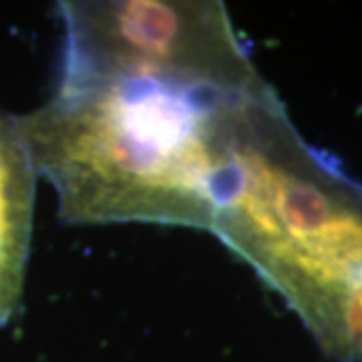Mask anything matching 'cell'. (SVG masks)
Masks as SVG:
<instances>
[{"instance_id": "1", "label": "cell", "mask_w": 362, "mask_h": 362, "mask_svg": "<svg viewBox=\"0 0 362 362\" xmlns=\"http://www.w3.org/2000/svg\"><path fill=\"white\" fill-rule=\"evenodd\" d=\"M57 90L16 119L69 226L209 232L242 109L268 87L218 0H65Z\"/></svg>"}, {"instance_id": "2", "label": "cell", "mask_w": 362, "mask_h": 362, "mask_svg": "<svg viewBox=\"0 0 362 362\" xmlns=\"http://www.w3.org/2000/svg\"><path fill=\"white\" fill-rule=\"evenodd\" d=\"M209 232L330 358L362 288V183L298 133L272 85L240 113Z\"/></svg>"}, {"instance_id": "3", "label": "cell", "mask_w": 362, "mask_h": 362, "mask_svg": "<svg viewBox=\"0 0 362 362\" xmlns=\"http://www.w3.org/2000/svg\"><path fill=\"white\" fill-rule=\"evenodd\" d=\"M37 175L16 119L0 113V326L23 302Z\"/></svg>"}, {"instance_id": "4", "label": "cell", "mask_w": 362, "mask_h": 362, "mask_svg": "<svg viewBox=\"0 0 362 362\" xmlns=\"http://www.w3.org/2000/svg\"><path fill=\"white\" fill-rule=\"evenodd\" d=\"M332 361L362 362V288L352 302V308L342 328V337L338 340Z\"/></svg>"}]
</instances>
